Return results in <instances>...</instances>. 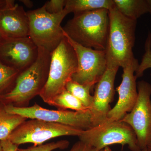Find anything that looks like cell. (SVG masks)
Here are the masks:
<instances>
[{"label": "cell", "instance_id": "cell-1", "mask_svg": "<svg viewBox=\"0 0 151 151\" xmlns=\"http://www.w3.org/2000/svg\"><path fill=\"white\" fill-rule=\"evenodd\" d=\"M35 62L19 73L10 91L0 97V103L5 105L27 107L34 97L39 95L48 76L51 53L42 47Z\"/></svg>", "mask_w": 151, "mask_h": 151}, {"label": "cell", "instance_id": "cell-2", "mask_svg": "<svg viewBox=\"0 0 151 151\" xmlns=\"http://www.w3.org/2000/svg\"><path fill=\"white\" fill-rule=\"evenodd\" d=\"M110 19L106 9L74 14L63 28L72 40L85 47L105 50Z\"/></svg>", "mask_w": 151, "mask_h": 151}, {"label": "cell", "instance_id": "cell-3", "mask_svg": "<svg viewBox=\"0 0 151 151\" xmlns=\"http://www.w3.org/2000/svg\"><path fill=\"white\" fill-rule=\"evenodd\" d=\"M109 11L110 24L106 55L107 65L124 67L134 58L137 20L122 14L115 6Z\"/></svg>", "mask_w": 151, "mask_h": 151}, {"label": "cell", "instance_id": "cell-4", "mask_svg": "<svg viewBox=\"0 0 151 151\" xmlns=\"http://www.w3.org/2000/svg\"><path fill=\"white\" fill-rule=\"evenodd\" d=\"M78 66L74 49L65 37L51 53L47 80L39 96L50 105L57 95L65 90Z\"/></svg>", "mask_w": 151, "mask_h": 151}, {"label": "cell", "instance_id": "cell-5", "mask_svg": "<svg viewBox=\"0 0 151 151\" xmlns=\"http://www.w3.org/2000/svg\"><path fill=\"white\" fill-rule=\"evenodd\" d=\"M27 13L29 21V37L38 47L51 53L65 37L61 23L68 14L64 9L59 13L50 14L43 6Z\"/></svg>", "mask_w": 151, "mask_h": 151}, {"label": "cell", "instance_id": "cell-6", "mask_svg": "<svg viewBox=\"0 0 151 151\" xmlns=\"http://www.w3.org/2000/svg\"><path fill=\"white\" fill-rule=\"evenodd\" d=\"M79 141L101 150L110 145H127L130 150L141 151L137 136L129 124L119 121L105 122L97 127L83 131Z\"/></svg>", "mask_w": 151, "mask_h": 151}, {"label": "cell", "instance_id": "cell-7", "mask_svg": "<svg viewBox=\"0 0 151 151\" xmlns=\"http://www.w3.org/2000/svg\"><path fill=\"white\" fill-rule=\"evenodd\" d=\"M83 131L58 123L30 119L17 127L8 139L18 146L26 143H32L34 146H38L43 145L50 139L58 137H78Z\"/></svg>", "mask_w": 151, "mask_h": 151}, {"label": "cell", "instance_id": "cell-8", "mask_svg": "<svg viewBox=\"0 0 151 151\" xmlns=\"http://www.w3.org/2000/svg\"><path fill=\"white\" fill-rule=\"evenodd\" d=\"M6 111L27 119H36L66 125L83 131L93 128L92 116L89 109L84 111L51 110L42 108L37 103L32 106L17 107L5 105Z\"/></svg>", "mask_w": 151, "mask_h": 151}, {"label": "cell", "instance_id": "cell-9", "mask_svg": "<svg viewBox=\"0 0 151 151\" xmlns=\"http://www.w3.org/2000/svg\"><path fill=\"white\" fill-rule=\"evenodd\" d=\"M138 97L132 111L121 120L132 127L141 151L151 140V84L142 80L137 84Z\"/></svg>", "mask_w": 151, "mask_h": 151}, {"label": "cell", "instance_id": "cell-10", "mask_svg": "<svg viewBox=\"0 0 151 151\" xmlns=\"http://www.w3.org/2000/svg\"><path fill=\"white\" fill-rule=\"evenodd\" d=\"M64 35L74 49L78 62L77 69L71 80L93 87L100 80L107 68L106 51L82 46L72 40L64 31Z\"/></svg>", "mask_w": 151, "mask_h": 151}, {"label": "cell", "instance_id": "cell-11", "mask_svg": "<svg viewBox=\"0 0 151 151\" xmlns=\"http://www.w3.org/2000/svg\"><path fill=\"white\" fill-rule=\"evenodd\" d=\"M38 54V48L29 37L0 40V61L20 72L35 62Z\"/></svg>", "mask_w": 151, "mask_h": 151}, {"label": "cell", "instance_id": "cell-12", "mask_svg": "<svg viewBox=\"0 0 151 151\" xmlns=\"http://www.w3.org/2000/svg\"><path fill=\"white\" fill-rule=\"evenodd\" d=\"M139 64L138 60L134 57L122 68V82L116 88L119 94V100L109 111L105 122L122 120L127 113L132 111L134 106L138 97L137 78L135 73Z\"/></svg>", "mask_w": 151, "mask_h": 151}, {"label": "cell", "instance_id": "cell-13", "mask_svg": "<svg viewBox=\"0 0 151 151\" xmlns=\"http://www.w3.org/2000/svg\"><path fill=\"white\" fill-rule=\"evenodd\" d=\"M119 67L107 65L105 73L96 84L93 96V103L89 110L92 116L93 127L106 122L107 116L111 110L115 94L114 82Z\"/></svg>", "mask_w": 151, "mask_h": 151}, {"label": "cell", "instance_id": "cell-14", "mask_svg": "<svg viewBox=\"0 0 151 151\" xmlns=\"http://www.w3.org/2000/svg\"><path fill=\"white\" fill-rule=\"evenodd\" d=\"M29 21L27 13L18 4L0 11V33L3 38L29 37Z\"/></svg>", "mask_w": 151, "mask_h": 151}, {"label": "cell", "instance_id": "cell-15", "mask_svg": "<svg viewBox=\"0 0 151 151\" xmlns=\"http://www.w3.org/2000/svg\"><path fill=\"white\" fill-rule=\"evenodd\" d=\"M114 7L113 0H66L64 9L68 14H76L100 9L110 10Z\"/></svg>", "mask_w": 151, "mask_h": 151}, {"label": "cell", "instance_id": "cell-16", "mask_svg": "<svg viewBox=\"0 0 151 151\" xmlns=\"http://www.w3.org/2000/svg\"><path fill=\"white\" fill-rule=\"evenodd\" d=\"M114 6L124 16L137 20L148 13L147 0H113Z\"/></svg>", "mask_w": 151, "mask_h": 151}, {"label": "cell", "instance_id": "cell-17", "mask_svg": "<svg viewBox=\"0 0 151 151\" xmlns=\"http://www.w3.org/2000/svg\"><path fill=\"white\" fill-rule=\"evenodd\" d=\"M27 119L19 115L9 113L5 105L0 103V141L8 139L12 132Z\"/></svg>", "mask_w": 151, "mask_h": 151}, {"label": "cell", "instance_id": "cell-18", "mask_svg": "<svg viewBox=\"0 0 151 151\" xmlns=\"http://www.w3.org/2000/svg\"><path fill=\"white\" fill-rule=\"evenodd\" d=\"M50 105L56 107L60 110L70 109L76 111H81L89 109L84 107L78 99L66 89L57 95Z\"/></svg>", "mask_w": 151, "mask_h": 151}, {"label": "cell", "instance_id": "cell-19", "mask_svg": "<svg viewBox=\"0 0 151 151\" xmlns=\"http://www.w3.org/2000/svg\"><path fill=\"white\" fill-rule=\"evenodd\" d=\"M92 88L90 85H82L70 80L68 82L65 89L76 97L82 103L84 107L90 109L93 103V96L90 94Z\"/></svg>", "mask_w": 151, "mask_h": 151}, {"label": "cell", "instance_id": "cell-20", "mask_svg": "<svg viewBox=\"0 0 151 151\" xmlns=\"http://www.w3.org/2000/svg\"><path fill=\"white\" fill-rule=\"evenodd\" d=\"M20 72L0 61V97L12 89Z\"/></svg>", "mask_w": 151, "mask_h": 151}, {"label": "cell", "instance_id": "cell-21", "mask_svg": "<svg viewBox=\"0 0 151 151\" xmlns=\"http://www.w3.org/2000/svg\"><path fill=\"white\" fill-rule=\"evenodd\" d=\"M149 68H151V33L150 31L145 42V53L142 58V61L135 72L136 78L142 77L144 72Z\"/></svg>", "mask_w": 151, "mask_h": 151}, {"label": "cell", "instance_id": "cell-22", "mask_svg": "<svg viewBox=\"0 0 151 151\" xmlns=\"http://www.w3.org/2000/svg\"><path fill=\"white\" fill-rule=\"evenodd\" d=\"M69 142L67 140H61L38 146H32L27 148H18V151H52L56 149L64 150L68 148Z\"/></svg>", "mask_w": 151, "mask_h": 151}, {"label": "cell", "instance_id": "cell-23", "mask_svg": "<svg viewBox=\"0 0 151 151\" xmlns=\"http://www.w3.org/2000/svg\"><path fill=\"white\" fill-rule=\"evenodd\" d=\"M66 0H50L46 2L43 6L47 12L58 14L64 10Z\"/></svg>", "mask_w": 151, "mask_h": 151}, {"label": "cell", "instance_id": "cell-24", "mask_svg": "<svg viewBox=\"0 0 151 151\" xmlns=\"http://www.w3.org/2000/svg\"><path fill=\"white\" fill-rule=\"evenodd\" d=\"M69 151H112L108 147L101 150H97L88 144L79 141L75 143Z\"/></svg>", "mask_w": 151, "mask_h": 151}, {"label": "cell", "instance_id": "cell-25", "mask_svg": "<svg viewBox=\"0 0 151 151\" xmlns=\"http://www.w3.org/2000/svg\"><path fill=\"white\" fill-rule=\"evenodd\" d=\"M3 151H18L19 146L14 144L8 139L1 141Z\"/></svg>", "mask_w": 151, "mask_h": 151}, {"label": "cell", "instance_id": "cell-26", "mask_svg": "<svg viewBox=\"0 0 151 151\" xmlns=\"http://www.w3.org/2000/svg\"><path fill=\"white\" fill-rule=\"evenodd\" d=\"M15 5L13 0H0V11L11 8Z\"/></svg>", "mask_w": 151, "mask_h": 151}, {"label": "cell", "instance_id": "cell-27", "mask_svg": "<svg viewBox=\"0 0 151 151\" xmlns=\"http://www.w3.org/2000/svg\"><path fill=\"white\" fill-rule=\"evenodd\" d=\"M21 2L24 4L28 8H32L33 6V3L32 1H29V0H22L20 1Z\"/></svg>", "mask_w": 151, "mask_h": 151}, {"label": "cell", "instance_id": "cell-28", "mask_svg": "<svg viewBox=\"0 0 151 151\" xmlns=\"http://www.w3.org/2000/svg\"><path fill=\"white\" fill-rule=\"evenodd\" d=\"M148 8V13L151 14V0H147Z\"/></svg>", "mask_w": 151, "mask_h": 151}, {"label": "cell", "instance_id": "cell-29", "mask_svg": "<svg viewBox=\"0 0 151 151\" xmlns=\"http://www.w3.org/2000/svg\"><path fill=\"white\" fill-rule=\"evenodd\" d=\"M143 151H151V140L149 143L148 145L147 146V148L145 150Z\"/></svg>", "mask_w": 151, "mask_h": 151}, {"label": "cell", "instance_id": "cell-30", "mask_svg": "<svg viewBox=\"0 0 151 151\" xmlns=\"http://www.w3.org/2000/svg\"><path fill=\"white\" fill-rule=\"evenodd\" d=\"M0 151H3L1 145V141H0Z\"/></svg>", "mask_w": 151, "mask_h": 151}, {"label": "cell", "instance_id": "cell-31", "mask_svg": "<svg viewBox=\"0 0 151 151\" xmlns=\"http://www.w3.org/2000/svg\"><path fill=\"white\" fill-rule=\"evenodd\" d=\"M2 38H3L2 36L1 35V33H0V40H1Z\"/></svg>", "mask_w": 151, "mask_h": 151}]
</instances>
